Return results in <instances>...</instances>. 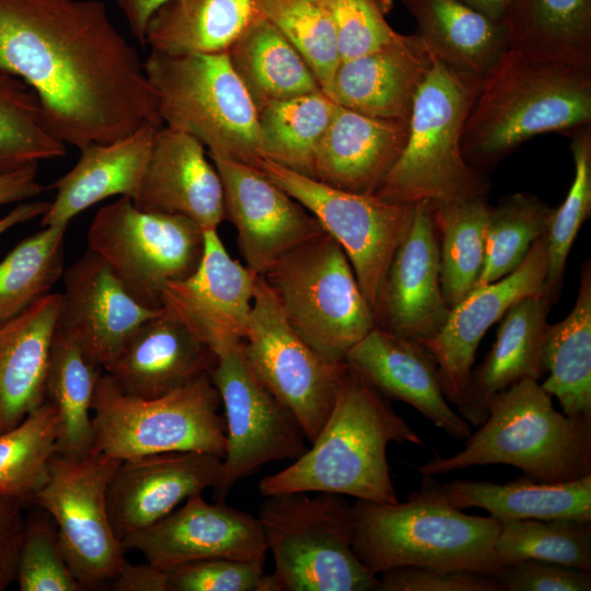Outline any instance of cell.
I'll return each instance as SVG.
<instances>
[{
    "mask_svg": "<svg viewBox=\"0 0 591 591\" xmlns=\"http://www.w3.org/2000/svg\"><path fill=\"white\" fill-rule=\"evenodd\" d=\"M0 69L37 96L49 131L81 149L160 123L138 51L99 0H0Z\"/></svg>",
    "mask_w": 591,
    "mask_h": 591,
    "instance_id": "obj_1",
    "label": "cell"
},
{
    "mask_svg": "<svg viewBox=\"0 0 591 591\" xmlns=\"http://www.w3.org/2000/svg\"><path fill=\"white\" fill-rule=\"evenodd\" d=\"M390 442L421 444L389 398L347 367L329 416L312 447L286 468L264 477L262 496L332 493L396 503L386 449Z\"/></svg>",
    "mask_w": 591,
    "mask_h": 591,
    "instance_id": "obj_2",
    "label": "cell"
},
{
    "mask_svg": "<svg viewBox=\"0 0 591 591\" xmlns=\"http://www.w3.org/2000/svg\"><path fill=\"white\" fill-rule=\"evenodd\" d=\"M591 124V68L508 48L482 81L466 117L461 149L483 172L544 132L570 135Z\"/></svg>",
    "mask_w": 591,
    "mask_h": 591,
    "instance_id": "obj_3",
    "label": "cell"
},
{
    "mask_svg": "<svg viewBox=\"0 0 591 591\" xmlns=\"http://www.w3.org/2000/svg\"><path fill=\"white\" fill-rule=\"evenodd\" d=\"M432 476L405 502L356 499L352 549L374 575L402 566L472 571L495 577L500 521L465 514L449 505Z\"/></svg>",
    "mask_w": 591,
    "mask_h": 591,
    "instance_id": "obj_4",
    "label": "cell"
},
{
    "mask_svg": "<svg viewBox=\"0 0 591 591\" xmlns=\"http://www.w3.org/2000/svg\"><path fill=\"white\" fill-rule=\"evenodd\" d=\"M480 428L465 448L434 456L418 467L422 476L473 465L508 464L525 478L559 484L591 474V419L556 410L552 396L533 379L521 380L493 395Z\"/></svg>",
    "mask_w": 591,
    "mask_h": 591,
    "instance_id": "obj_5",
    "label": "cell"
},
{
    "mask_svg": "<svg viewBox=\"0 0 591 591\" xmlns=\"http://www.w3.org/2000/svg\"><path fill=\"white\" fill-rule=\"evenodd\" d=\"M480 83L453 72L433 56L414 102L405 148L378 197L415 204L487 196L489 179L465 161L461 149L463 127Z\"/></svg>",
    "mask_w": 591,
    "mask_h": 591,
    "instance_id": "obj_6",
    "label": "cell"
},
{
    "mask_svg": "<svg viewBox=\"0 0 591 591\" xmlns=\"http://www.w3.org/2000/svg\"><path fill=\"white\" fill-rule=\"evenodd\" d=\"M143 68L164 126L196 138L211 159L254 167L265 159L256 108L227 51L151 49Z\"/></svg>",
    "mask_w": 591,
    "mask_h": 591,
    "instance_id": "obj_7",
    "label": "cell"
},
{
    "mask_svg": "<svg viewBox=\"0 0 591 591\" xmlns=\"http://www.w3.org/2000/svg\"><path fill=\"white\" fill-rule=\"evenodd\" d=\"M258 509L275 569V591H375L372 573L352 549V511L341 495L281 493Z\"/></svg>",
    "mask_w": 591,
    "mask_h": 591,
    "instance_id": "obj_8",
    "label": "cell"
},
{
    "mask_svg": "<svg viewBox=\"0 0 591 591\" xmlns=\"http://www.w3.org/2000/svg\"><path fill=\"white\" fill-rule=\"evenodd\" d=\"M220 405L210 373L165 395L142 398L121 392L105 372L92 403V453L120 461L165 452L223 457L227 427Z\"/></svg>",
    "mask_w": 591,
    "mask_h": 591,
    "instance_id": "obj_9",
    "label": "cell"
},
{
    "mask_svg": "<svg viewBox=\"0 0 591 591\" xmlns=\"http://www.w3.org/2000/svg\"><path fill=\"white\" fill-rule=\"evenodd\" d=\"M262 276L296 333L331 363H345L348 351L376 326L347 255L325 232Z\"/></svg>",
    "mask_w": 591,
    "mask_h": 591,
    "instance_id": "obj_10",
    "label": "cell"
},
{
    "mask_svg": "<svg viewBox=\"0 0 591 591\" xmlns=\"http://www.w3.org/2000/svg\"><path fill=\"white\" fill-rule=\"evenodd\" d=\"M88 244L135 300L160 310L164 286L198 267L204 229L181 215L141 210L129 196H119L96 212Z\"/></svg>",
    "mask_w": 591,
    "mask_h": 591,
    "instance_id": "obj_11",
    "label": "cell"
},
{
    "mask_svg": "<svg viewBox=\"0 0 591 591\" xmlns=\"http://www.w3.org/2000/svg\"><path fill=\"white\" fill-rule=\"evenodd\" d=\"M241 350L255 378L291 412L312 443L331 414L347 366L324 360L296 333L262 275Z\"/></svg>",
    "mask_w": 591,
    "mask_h": 591,
    "instance_id": "obj_12",
    "label": "cell"
},
{
    "mask_svg": "<svg viewBox=\"0 0 591 591\" xmlns=\"http://www.w3.org/2000/svg\"><path fill=\"white\" fill-rule=\"evenodd\" d=\"M120 462L101 453L80 460L56 453L32 501L54 520L66 560L84 590L113 581L125 559L107 508L108 485Z\"/></svg>",
    "mask_w": 591,
    "mask_h": 591,
    "instance_id": "obj_13",
    "label": "cell"
},
{
    "mask_svg": "<svg viewBox=\"0 0 591 591\" xmlns=\"http://www.w3.org/2000/svg\"><path fill=\"white\" fill-rule=\"evenodd\" d=\"M256 169L306 208L324 232L341 246L374 312L414 204L389 202L376 195L341 190L267 159L260 160Z\"/></svg>",
    "mask_w": 591,
    "mask_h": 591,
    "instance_id": "obj_14",
    "label": "cell"
},
{
    "mask_svg": "<svg viewBox=\"0 0 591 591\" xmlns=\"http://www.w3.org/2000/svg\"><path fill=\"white\" fill-rule=\"evenodd\" d=\"M210 378L224 406L227 449L213 496L224 500L231 488L263 465L297 460L306 437L297 418L255 378L234 341L216 354Z\"/></svg>",
    "mask_w": 591,
    "mask_h": 591,
    "instance_id": "obj_15",
    "label": "cell"
},
{
    "mask_svg": "<svg viewBox=\"0 0 591 591\" xmlns=\"http://www.w3.org/2000/svg\"><path fill=\"white\" fill-rule=\"evenodd\" d=\"M211 160L222 183L224 219L235 227L241 254L257 275L324 233L306 208L258 169Z\"/></svg>",
    "mask_w": 591,
    "mask_h": 591,
    "instance_id": "obj_16",
    "label": "cell"
},
{
    "mask_svg": "<svg viewBox=\"0 0 591 591\" xmlns=\"http://www.w3.org/2000/svg\"><path fill=\"white\" fill-rule=\"evenodd\" d=\"M126 549L138 551L162 570L207 559L233 558L265 563L268 552L256 517L218 500L207 502L201 494L154 524L121 540Z\"/></svg>",
    "mask_w": 591,
    "mask_h": 591,
    "instance_id": "obj_17",
    "label": "cell"
},
{
    "mask_svg": "<svg viewBox=\"0 0 591 591\" xmlns=\"http://www.w3.org/2000/svg\"><path fill=\"white\" fill-rule=\"evenodd\" d=\"M548 271L546 234L533 243L521 265L491 283L473 289L450 310L441 329L422 344L433 357L442 392L463 404L475 354L486 332L518 301L545 293Z\"/></svg>",
    "mask_w": 591,
    "mask_h": 591,
    "instance_id": "obj_18",
    "label": "cell"
},
{
    "mask_svg": "<svg viewBox=\"0 0 591 591\" xmlns=\"http://www.w3.org/2000/svg\"><path fill=\"white\" fill-rule=\"evenodd\" d=\"M258 276L230 256L217 229L204 230L198 267L164 286L161 308L216 354L244 337Z\"/></svg>",
    "mask_w": 591,
    "mask_h": 591,
    "instance_id": "obj_19",
    "label": "cell"
},
{
    "mask_svg": "<svg viewBox=\"0 0 591 591\" xmlns=\"http://www.w3.org/2000/svg\"><path fill=\"white\" fill-rule=\"evenodd\" d=\"M450 313L440 282V255L430 201L414 204L374 310L376 327L425 344Z\"/></svg>",
    "mask_w": 591,
    "mask_h": 591,
    "instance_id": "obj_20",
    "label": "cell"
},
{
    "mask_svg": "<svg viewBox=\"0 0 591 591\" xmlns=\"http://www.w3.org/2000/svg\"><path fill=\"white\" fill-rule=\"evenodd\" d=\"M57 329L74 339L103 369L135 331L162 311L141 305L106 263L88 250L62 274Z\"/></svg>",
    "mask_w": 591,
    "mask_h": 591,
    "instance_id": "obj_21",
    "label": "cell"
},
{
    "mask_svg": "<svg viewBox=\"0 0 591 591\" xmlns=\"http://www.w3.org/2000/svg\"><path fill=\"white\" fill-rule=\"evenodd\" d=\"M222 457L165 452L124 460L107 489L112 526L120 540L160 521L189 497L215 487Z\"/></svg>",
    "mask_w": 591,
    "mask_h": 591,
    "instance_id": "obj_22",
    "label": "cell"
},
{
    "mask_svg": "<svg viewBox=\"0 0 591 591\" xmlns=\"http://www.w3.org/2000/svg\"><path fill=\"white\" fill-rule=\"evenodd\" d=\"M193 136L162 126L154 139L140 185L130 197L144 211L181 215L204 230L224 220L220 175Z\"/></svg>",
    "mask_w": 591,
    "mask_h": 591,
    "instance_id": "obj_23",
    "label": "cell"
},
{
    "mask_svg": "<svg viewBox=\"0 0 591 591\" xmlns=\"http://www.w3.org/2000/svg\"><path fill=\"white\" fill-rule=\"evenodd\" d=\"M345 364L389 399L416 408L453 439L472 434L468 422L449 405L436 361L422 344L375 326L348 351Z\"/></svg>",
    "mask_w": 591,
    "mask_h": 591,
    "instance_id": "obj_24",
    "label": "cell"
},
{
    "mask_svg": "<svg viewBox=\"0 0 591 591\" xmlns=\"http://www.w3.org/2000/svg\"><path fill=\"white\" fill-rule=\"evenodd\" d=\"M432 61V54L417 33H397L387 44L340 61L331 97L366 115L409 121Z\"/></svg>",
    "mask_w": 591,
    "mask_h": 591,
    "instance_id": "obj_25",
    "label": "cell"
},
{
    "mask_svg": "<svg viewBox=\"0 0 591 591\" xmlns=\"http://www.w3.org/2000/svg\"><path fill=\"white\" fill-rule=\"evenodd\" d=\"M216 360L202 341L162 309L135 331L104 371L121 392L152 398L210 373Z\"/></svg>",
    "mask_w": 591,
    "mask_h": 591,
    "instance_id": "obj_26",
    "label": "cell"
},
{
    "mask_svg": "<svg viewBox=\"0 0 591 591\" xmlns=\"http://www.w3.org/2000/svg\"><path fill=\"white\" fill-rule=\"evenodd\" d=\"M407 136L408 121L338 105L318 146L313 178L341 190L375 195L398 161Z\"/></svg>",
    "mask_w": 591,
    "mask_h": 591,
    "instance_id": "obj_27",
    "label": "cell"
},
{
    "mask_svg": "<svg viewBox=\"0 0 591 591\" xmlns=\"http://www.w3.org/2000/svg\"><path fill=\"white\" fill-rule=\"evenodd\" d=\"M162 126L148 123L116 141L79 149L77 164L50 186L56 197L42 216V227L68 224L80 212L112 196L131 197Z\"/></svg>",
    "mask_w": 591,
    "mask_h": 591,
    "instance_id": "obj_28",
    "label": "cell"
},
{
    "mask_svg": "<svg viewBox=\"0 0 591 591\" xmlns=\"http://www.w3.org/2000/svg\"><path fill=\"white\" fill-rule=\"evenodd\" d=\"M60 293H48L0 323V433L46 401V375Z\"/></svg>",
    "mask_w": 591,
    "mask_h": 591,
    "instance_id": "obj_29",
    "label": "cell"
},
{
    "mask_svg": "<svg viewBox=\"0 0 591 591\" xmlns=\"http://www.w3.org/2000/svg\"><path fill=\"white\" fill-rule=\"evenodd\" d=\"M553 300L532 296L514 303L500 318L495 344L485 360L471 372L470 385L457 413L475 426L488 415L489 398L514 383L546 374L543 341Z\"/></svg>",
    "mask_w": 591,
    "mask_h": 591,
    "instance_id": "obj_30",
    "label": "cell"
},
{
    "mask_svg": "<svg viewBox=\"0 0 591 591\" xmlns=\"http://www.w3.org/2000/svg\"><path fill=\"white\" fill-rule=\"evenodd\" d=\"M430 53L453 72L482 82L509 48L502 22L459 0H401Z\"/></svg>",
    "mask_w": 591,
    "mask_h": 591,
    "instance_id": "obj_31",
    "label": "cell"
},
{
    "mask_svg": "<svg viewBox=\"0 0 591 591\" xmlns=\"http://www.w3.org/2000/svg\"><path fill=\"white\" fill-rule=\"evenodd\" d=\"M438 489L452 507L482 508L500 522L591 521V474L559 484L538 483L524 476L506 484L456 479L438 484Z\"/></svg>",
    "mask_w": 591,
    "mask_h": 591,
    "instance_id": "obj_32",
    "label": "cell"
},
{
    "mask_svg": "<svg viewBox=\"0 0 591 591\" xmlns=\"http://www.w3.org/2000/svg\"><path fill=\"white\" fill-rule=\"evenodd\" d=\"M262 16L255 0H171L150 18L144 43L167 54L222 53Z\"/></svg>",
    "mask_w": 591,
    "mask_h": 591,
    "instance_id": "obj_33",
    "label": "cell"
},
{
    "mask_svg": "<svg viewBox=\"0 0 591 591\" xmlns=\"http://www.w3.org/2000/svg\"><path fill=\"white\" fill-rule=\"evenodd\" d=\"M227 53L256 112L269 103L323 91L298 49L264 16Z\"/></svg>",
    "mask_w": 591,
    "mask_h": 591,
    "instance_id": "obj_34",
    "label": "cell"
},
{
    "mask_svg": "<svg viewBox=\"0 0 591 591\" xmlns=\"http://www.w3.org/2000/svg\"><path fill=\"white\" fill-rule=\"evenodd\" d=\"M547 378L541 386L555 396L563 413L591 419V266L580 271L577 299L569 314L547 324L543 341Z\"/></svg>",
    "mask_w": 591,
    "mask_h": 591,
    "instance_id": "obj_35",
    "label": "cell"
},
{
    "mask_svg": "<svg viewBox=\"0 0 591 591\" xmlns=\"http://www.w3.org/2000/svg\"><path fill=\"white\" fill-rule=\"evenodd\" d=\"M503 25L509 48L591 68V0H519Z\"/></svg>",
    "mask_w": 591,
    "mask_h": 591,
    "instance_id": "obj_36",
    "label": "cell"
},
{
    "mask_svg": "<svg viewBox=\"0 0 591 591\" xmlns=\"http://www.w3.org/2000/svg\"><path fill=\"white\" fill-rule=\"evenodd\" d=\"M104 369L56 327L46 375V399L59 420L57 454L80 460L93 452L92 403Z\"/></svg>",
    "mask_w": 591,
    "mask_h": 591,
    "instance_id": "obj_37",
    "label": "cell"
},
{
    "mask_svg": "<svg viewBox=\"0 0 591 591\" xmlns=\"http://www.w3.org/2000/svg\"><path fill=\"white\" fill-rule=\"evenodd\" d=\"M438 236L440 282L450 310L476 286L485 263L491 206L487 196L430 202Z\"/></svg>",
    "mask_w": 591,
    "mask_h": 591,
    "instance_id": "obj_38",
    "label": "cell"
},
{
    "mask_svg": "<svg viewBox=\"0 0 591 591\" xmlns=\"http://www.w3.org/2000/svg\"><path fill=\"white\" fill-rule=\"evenodd\" d=\"M337 106L320 91L259 108L257 123L265 159L313 178L317 149Z\"/></svg>",
    "mask_w": 591,
    "mask_h": 591,
    "instance_id": "obj_39",
    "label": "cell"
},
{
    "mask_svg": "<svg viewBox=\"0 0 591 591\" xmlns=\"http://www.w3.org/2000/svg\"><path fill=\"white\" fill-rule=\"evenodd\" d=\"M68 224L43 227L0 263V323L49 293L63 274Z\"/></svg>",
    "mask_w": 591,
    "mask_h": 591,
    "instance_id": "obj_40",
    "label": "cell"
},
{
    "mask_svg": "<svg viewBox=\"0 0 591 591\" xmlns=\"http://www.w3.org/2000/svg\"><path fill=\"white\" fill-rule=\"evenodd\" d=\"M59 420L45 401L16 427L0 433V495L32 503L57 453Z\"/></svg>",
    "mask_w": 591,
    "mask_h": 591,
    "instance_id": "obj_41",
    "label": "cell"
},
{
    "mask_svg": "<svg viewBox=\"0 0 591 591\" xmlns=\"http://www.w3.org/2000/svg\"><path fill=\"white\" fill-rule=\"evenodd\" d=\"M554 211L555 208L530 193L505 196L491 206L485 263L475 288L518 268L533 243L547 233Z\"/></svg>",
    "mask_w": 591,
    "mask_h": 591,
    "instance_id": "obj_42",
    "label": "cell"
},
{
    "mask_svg": "<svg viewBox=\"0 0 591 591\" xmlns=\"http://www.w3.org/2000/svg\"><path fill=\"white\" fill-rule=\"evenodd\" d=\"M65 154L66 144L49 131L35 93L0 69V174Z\"/></svg>",
    "mask_w": 591,
    "mask_h": 591,
    "instance_id": "obj_43",
    "label": "cell"
},
{
    "mask_svg": "<svg viewBox=\"0 0 591 591\" xmlns=\"http://www.w3.org/2000/svg\"><path fill=\"white\" fill-rule=\"evenodd\" d=\"M495 552L502 568L533 559L591 571V521H503Z\"/></svg>",
    "mask_w": 591,
    "mask_h": 591,
    "instance_id": "obj_44",
    "label": "cell"
},
{
    "mask_svg": "<svg viewBox=\"0 0 591 591\" xmlns=\"http://www.w3.org/2000/svg\"><path fill=\"white\" fill-rule=\"evenodd\" d=\"M260 14L298 49L331 97L340 63L336 34L323 0H255ZM332 99V97H331Z\"/></svg>",
    "mask_w": 591,
    "mask_h": 591,
    "instance_id": "obj_45",
    "label": "cell"
},
{
    "mask_svg": "<svg viewBox=\"0 0 591 591\" xmlns=\"http://www.w3.org/2000/svg\"><path fill=\"white\" fill-rule=\"evenodd\" d=\"M569 136L575 176L565 200L555 208L546 233L548 271L545 293L553 301L560 292L573 241L591 213V124L577 128Z\"/></svg>",
    "mask_w": 591,
    "mask_h": 591,
    "instance_id": "obj_46",
    "label": "cell"
},
{
    "mask_svg": "<svg viewBox=\"0 0 591 591\" xmlns=\"http://www.w3.org/2000/svg\"><path fill=\"white\" fill-rule=\"evenodd\" d=\"M25 518L16 580L20 591H84L63 555L57 526L42 508Z\"/></svg>",
    "mask_w": 591,
    "mask_h": 591,
    "instance_id": "obj_47",
    "label": "cell"
},
{
    "mask_svg": "<svg viewBox=\"0 0 591 591\" xmlns=\"http://www.w3.org/2000/svg\"><path fill=\"white\" fill-rule=\"evenodd\" d=\"M332 19L340 60L370 53L397 34L387 22L392 0H323Z\"/></svg>",
    "mask_w": 591,
    "mask_h": 591,
    "instance_id": "obj_48",
    "label": "cell"
},
{
    "mask_svg": "<svg viewBox=\"0 0 591 591\" xmlns=\"http://www.w3.org/2000/svg\"><path fill=\"white\" fill-rule=\"evenodd\" d=\"M169 591H275L264 563L207 558L167 570Z\"/></svg>",
    "mask_w": 591,
    "mask_h": 591,
    "instance_id": "obj_49",
    "label": "cell"
},
{
    "mask_svg": "<svg viewBox=\"0 0 591 591\" xmlns=\"http://www.w3.org/2000/svg\"><path fill=\"white\" fill-rule=\"evenodd\" d=\"M375 591H502L486 575L419 566H402L381 572Z\"/></svg>",
    "mask_w": 591,
    "mask_h": 591,
    "instance_id": "obj_50",
    "label": "cell"
},
{
    "mask_svg": "<svg viewBox=\"0 0 591 591\" xmlns=\"http://www.w3.org/2000/svg\"><path fill=\"white\" fill-rule=\"evenodd\" d=\"M502 591H590L591 571L541 560H520L495 577Z\"/></svg>",
    "mask_w": 591,
    "mask_h": 591,
    "instance_id": "obj_51",
    "label": "cell"
},
{
    "mask_svg": "<svg viewBox=\"0 0 591 591\" xmlns=\"http://www.w3.org/2000/svg\"><path fill=\"white\" fill-rule=\"evenodd\" d=\"M23 506L15 498L0 495V591L16 580L25 530Z\"/></svg>",
    "mask_w": 591,
    "mask_h": 591,
    "instance_id": "obj_52",
    "label": "cell"
},
{
    "mask_svg": "<svg viewBox=\"0 0 591 591\" xmlns=\"http://www.w3.org/2000/svg\"><path fill=\"white\" fill-rule=\"evenodd\" d=\"M113 586L116 591H169V576L148 561L134 565L124 559Z\"/></svg>",
    "mask_w": 591,
    "mask_h": 591,
    "instance_id": "obj_53",
    "label": "cell"
},
{
    "mask_svg": "<svg viewBox=\"0 0 591 591\" xmlns=\"http://www.w3.org/2000/svg\"><path fill=\"white\" fill-rule=\"evenodd\" d=\"M38 164L0 174V206L40 195L46 188L37 181Z\"/></svg>",
    "mask_w": 591,
    "mask_h": 591,
    "instance_id": "obj_54",
    "label": "cell"
},
{
    "mask_svg": "<svg viewBox=\"0 0 591 591\" xmlns=\"http://www.w3.org/2000/svg\"><path fill=\"white\" fill-rule=\"evenodd\" d=\"M121 9L132 35L144 44V34L152 14L171 0H116Z\"/></svg>",
    "mask_w": 591,
    "mask_h": 591,
    "instance_id": "obj_55",
    "label": "cell"
},
{
    "mask_svg": "<svg viewBox=\"0 0 591 591\" xmlns=\"http://www.w3.org/2000/svg\"><path fill=\"white\" fill-rule=\"evenodd\" d=\"M49 204L48 201L34 200L16 206L0 219V235L16 224L43 216L47 211Z\"/></svg>",
    "mask_w": 591,
    "mask_h": 591,
    "instance_id": "obj_56",
    "label": "cell"
},
{
    "mask_svg": "<svg viewBox=\"0 0 591 591\" xmlns=\"http://www.w3.org/2000/svg\"><path fill=\"white\" fill-rule=\"evenodd\" d=\"M475 11L502 22L507 19L519 0H459Z\"/></svg>",
    "mask_w": 591,
    "mask_h": 591,
    "instance_id": "obj_57",
    "label": "cell"
}]
</instances>
